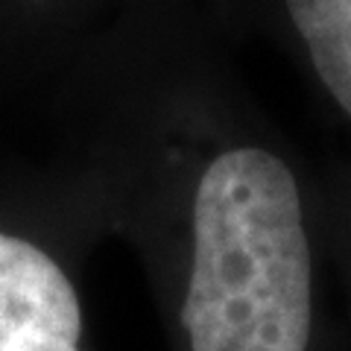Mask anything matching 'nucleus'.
<instances>
[{
  "instance_id": "2",
  "label": "nucleus",
  "mask_w": 351,
  "mask_h": 351,
  "mask_svg": "<svg viewBox=\"0 0 351 351\" xmlns=\"http://www.w3.org/2000/svg\"><path fill=\"white\" fill-rule=\"evenodd\" d=\"M82 307L64 269L0 232V351H82Z\"/></svg>"
},
{
  "instance_id": "3",
  "label": "nucleus",
  "mask_w": 351,
  "mask_h": 351,
  "mask_svg": "<svg viewBox=\"0 0 351 351\" xmlns=\"http://www.w3.org/2000/svg\"><path fill=\"white\" fill-rule=\"evenodd\" d=\"M328 94L351 117V0H284Z\"/></svg>"
},
{
  "instance_id": "1",
  "label": "nucleus",
  "mask_w": 351,
  "mask_h": 351,
  "mask_svg": "<svg viewBox=\"0 0 351 351\" xmlns=\"http://www.w3.org/2000/svg\"><path fill=\"white\" fill-rule=\"evenodd\" d=\"M182 322L191 351L307 348L311 249L299 184L278 156L237 147L205 167Z\"/></svg>"
}]
</instances>
